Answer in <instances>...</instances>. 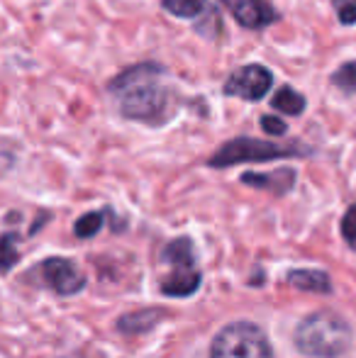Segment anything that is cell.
<instances>
[{
    "instance_id": "1",
    "label": "cell",
    "mask_w": 356,
    "mask_h": 358,
    "mask_svg": "<svg viewBox=\"0 0 356 358\" xmlns=\"http://www.w3.org/2000/svg\"><path fill=\"white\" fill-rule=\"evenodd\" d=\"M159 69L154 64L134 66L113 80L110 88L120 100V110L129 120H154L166 105V93L159 85Z\"/></svg>"
},
{
    "instance_id": "2",
    "label": "cell",
    "mask_w": 356,
    "mask_h": 358,
    "mask_svg": "<svg viewBox=\"0 0 356 358\" xmlns=\"http://www.w3.org/2000/svg\"><path fill=\"white\" fill-rule=\"evenodd\" d=\"M295 346L313 358H339L352 346V329L337 312L320 310L298 324Z\"/></svg>"
},
{
    "instance_id": "3",
    "label": "cell",
    "mask_w": 356,
    "mask_h": 358,
    "mask_svg": "<svg viewBox=\"0 0 356 358\" xmlns=\"http://www.w3.org/2000/svg\"><path fill=\"white\" fill-rule=\"evenodd\" d=\"M210 358H273V349L262 327L252 322H232L215 336Z\"/></svg>"
},
{
    "instance_id": "4",
    "label": "cell",
    "mask_w": 356,
    "mask_h": 358,
    "mask_svg": "<svg viewBox=\"0 0 356 358\" xmlns=\"http://www.w3.org/2000/svg\"><path fill=\"white\" fill-rule=\"evenodd\" d=\"M164 264L169 266L166 278L162 280V292L185 297L200 287V268L195 264L193 246L188 239H176L164 249Z\"/></svg>"
},
{
    "instance_id": "5",
    "label": "cell",
    "mask_w": 356,
    "mask_h": 358,
    "mask_svg": "<svg viewBox=\"0 0 356 358\" xmlns=\"http://www.w3.org/2000/svg\"><path fill=\"white\" fill-rule=\"evenodd\" d=\"M293 154H300V151H295L293 146H278L271 142H259V139L244 137L225 144L210 159V166L225 169V166L244 164V161H269V159H283V156H293Z\"/></svg>"
},
{
    "instance_id": "6",
    "label": "cell",
    "mask_w": 356,
    "mask_h": 358,
    "mask_svg": "<svg viewBox=\"0 0 356 358\" xmlns=\"http://www.w3.org/2000/svg\"><path fill=\"white\" fill-rule=\"evenodd\" d=\"M271 85H273V76H271L269 69L252 64V66L237 69L229 76L227 83H225V93L244 100H262L271 90Z\"/></svg>"
},
{
    "instance_id": "7",
    "label": "cell",
    "mask_w": 356,
    "mask_h": 358,
    "mask_svg": "<svg viewBox=\"0 0 356 358\" xmlns=\"http://www.w3.org/2000/svg\"><path fill=\"white\" fill-rule=\"evenodd\" d=\"M39 271H42L44 283L64 297L76 295L78 290L86 287V278H83V273L78 271V266L71 264L69 259H62V256H52V259H47Z\"/></svg>"
},
{
    "instance_id": "8",
    "label": "cell",
    "mask_w": 356,
    "mask_h": 358,
    "mask_svg": "<svg viewBox=\"0 0 356 358\" xmlns=\"http://www.w3.org/2000/svg\"><path fill=\"white\" fill-rule=\"evenodd\" d=\"M222 3L234 15V20L247 29H264L278 20V13L266 0H222Z\"/></svg>"
},
{
    "instance_id": "9",
    "label": "cell",
    "mask_w": 356,
    "mask_h": 358,
    "mask_svg": "<svg viewBox=\"0 0 356 358\" xmlns=\"http://www.w3.org/2000/svg\"><path fill=\"white\" fill-rule=\"evenodd\" d=\"M242 183L254 185V188L285 193V190L295 183V173H293V171H288V169H280V171H276V173H244Z\"/></svg>"
},
{
    "instance_id": "10",
    "label": "cell",
    "mask_w": 356,
    "mask_h": 358,
    "mask_svg": "<svg viewBox=\"0 0 356 358\" xmlns=\"http://www.w3.org/2000/svg\"><path fill=\"white\" fill-rule=\"evenodd\" d=\"M288 283L300 287V290H315V292H329L332 283L325 273L320 271H293L288 273Z\"/></svg>"
},
{
    "instance_id": "11",
    "label": "cell",
    "mask_w": 356,
    "mask_h": 358,
    "mask_svg": "<svg viewBox=\"0 0 356 358\" xmlns=\"http://www.w3.org/2000/svg\"><path fill=\"white\" fill-rule=\"evenodd\" d=\"M271 105H273V110H278V113L300 115L305 110V98L298 93V90H293V88H288V85H283V88H280L278 93L273 95Z\"/></svg>"
},
{
    "instance_id": "12",
    "label": "cell",
    "mask_w": 356,
    "mask_h": 358,
    "mask_svg": "<svg viewBox=\"0 0 356 358\" xmlns=\"http://www.w3.org/2000/svg\"><path fill=\"white\" fill-rule=\"evenodd\" d=\"M164 8L176 17H195L205 8V0H164Z\"/></svg>"
},
{
    "instance_id": "13",
    "label": "cell",
    "mask_w": 356,
    "mask_h": 358,
    "mask_svg": "<svg viewBox=\"0 0 356 358\" xmlns=\"http://www.w3.org/2000/svg\"><path fill=\"white\" fill-rule=\"evenodd\" d=\"M100 224H103V215H100V213H88V215H83L81 220L76 222V227H73V234L81 236V239H90L93 234H98Z\"/></svg>"
},
{
    "instance_id": "14",
    "label": "cell",
    "mask_w": 356,
    "mask_h": 358,
    "mask_svg": "<svg viewBox=\"0 0 356 358\" xmlns=\"http://www.w3.org/2000/svg\"><path fill=\"white\" fill-rule=\"evenodd\" d=\"M332 83L344 93H356V62H349L332 76Z\"/></svg>"
},
{
    "instance_id": "15",
    "label": "cell",
    "mask_w": 356,
    "mask_h": 358,
    "mask_svg": "<svg viewBox=\"0 0 356 358\" xmlns=\"http://www.w3.org/2000/svg\"><path fill=\"white\" fill-rule=\"evenodd\" d=\"M332 8L342 24H356V0H332Z\"/></svg>"
},
{
    "instance_id": "16",
    "label": "cell",
    "mask_w": 356,
    "mask_h": 358,
    "mask_svg": "<svg viewBox=\"0 0 356 358\" xmlns=\"http://www.w3.org/2000/svg\"><path fill=\"white\" fill-rule=\"evenodd\" d=\"M342 234L347 239V244L356 249V205L344 213V220H342Z\"/></svg>"
},
{
    "instance_id": "17",
    "label": "cell",
    "mask_w": 356,
    "mask_h": 358,
    "mask_svg": "<svg viewBox=\"0 0 356 358\" xmlns=\"http://www.w3.org/2000/svg\"><path fill=\"white\" fill-rule=\"evenodd\" d=\"M262 127L266 129V132H271V134H285V124L280 122L278 117H271V115L262 117Z\"/></svg>"
},
{
    "instance_id": "18",
    "label": "cell",
    "mask_w": 356,
    "mask_h": 358,
    "mask_svg": "<svg viewBox=\"0 0 356 358\" xmlns=\"http://www.w3.org/2000/svg\"><path fill=\"white\" fill-rule=\"evenodd\" d=\"M5 271L13 266V259H15V254H13V236H5Z\"/></svg>"
}]
</instances>
